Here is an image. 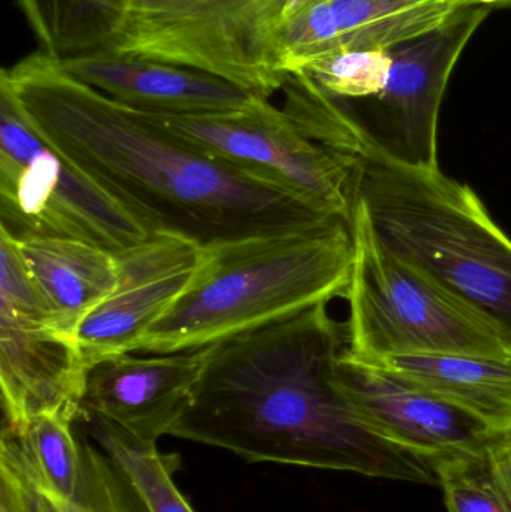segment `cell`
<instances>
[{"label": "cell", "mask_w": 511, "mask_h": 512, "mask_svg": "<svg viewBox=\"0 0 511 512\" xmlns=\"http://www.w3.org/2000/svg\"><path fill=\"white\" fill-rule=\"evenodd\" d=\"M356 203L384 245L511 331V239L441 168L356 155Z\"/></svg>", "instance_id": "5b68a950"}, {"label": "cell", "mask_w": 511, "mask_h": 512, "mask_svg": "<svg viewBox=\"0 0 511 512\" xmlns=\"http://www.w3.org/2000/svg\"><path fill=\"white\" fill-rule=\"evenodd\" d=\"M74 421L69 415H39L21 432L2 430L0 450L54 495L74 499L83 477V444L75 439Z\"/></svg>", "instance_id": "ac0fdd59"}, {"label": "cell", "mask_w": 511, "mask_h": 512, "mask_svg": "<svg viewBox=\"0 0 511 512\" xmlns=\"http://www.w3.org/2000/svg\"><path fill=\"white\" fill-rule=\"evenodd\" d=\"M33 128L131 212L150 234L198 245L306 230L332 216L224 164L108 98L39 50L0 75Z\"/></svg>", "instance_id": "6da1fadb"}, {"label": "cell", "mask_w": 511, "mask_h": 512, "mask_svg": "<svg viewBox=\"0 0 511 512\" xmlns=\"http://www.w3.org/2000/svg\"><path fill=\"white\" fill-rule=\"evenodd\" d=\"M468 0H288L279 42L288 74L336 51L386 47L434 29Z\"/></svg>", "instance_id": "5bb4252c"}, {"label": "cell", "mask_w": 511, "mask_h": 512, "mask_svg": "<svg viewBox=\"0 0 511 512\" xmlns=\"http://www.w3.org/2000/svg\"><path fill=\"white\" fill-rule=\"evenodd\" d=\"M350 225L348 355L360 361L449 354L511 360L509 328L384 245L362 204L354 206Z\"/></svg>", "instance_id": "8992f818"}, {"label": "cell", "mask_w": 511, "mask_h": 512, "mask_svg": "<svg viewBox=\"0 0 511 512\" xmlns=\"http://www.w3.org/2000/svg\"><path fill=\"white\" fill-rule=\"evenodd\" d=\"M363 363L381 367L476 418L491 435L511 423V360L462 354L395 355Z\"/></svg>", "instance_id": "e0dca14e"}, {"label": "cell", "mask_w": 511, "mask_h": 512, "mask_svg": "<svg viewBox=\"0 0 511 512\" xmlns=\"http://www.w3.org/2000/svg\"><path fill=\"white\" fill-rule=\"evenodd\" d=\"M492 6L471 3L440 26L368 50L336 51L290 74L284 110L324 146L440 168L438 120L462 51Z\"/></svg>", "instance_id": "3957f363"}, {"label": "cell", "mask_w": 511, "mask_h": 512, "mask_svg": "<svg viewBox=\"0 0 511 512\" xmlns=\"http://www.w3.org/2000/svg\"><path fill=\"white\" fill-rule=\"evenodd\" d=\"M288 0H104L105 50L207 72L269 99L290 74L279 26Z\"/></svg>", "instance_id": "52a82bcc"}, {"label": "cell", "mask_w": 511, "mask_h": 512, "mask_svg": "<svg viewBox=\"0 0 511 512\" xmlns=\"http://www.w3.org/2000/svg\"><path fill=\"white\" fill-rule=\"evenodd\" d=\"M60 63L81 83L144 113L168 116L231 113L261 98L207 72L108 50L78 54Z\"/></svg>", "instance_id": "9a60e30c"}, {"label": "cell", "mask_w": 511, "mask_h": 512, "mask_svg": "<svg viewBox=\"0 0 511 512\" xmlns=\"http://www.w3.org/2000/svg\"><path fill=\"white\" fill-rule=\"evenodd\" d=\"M468 2H476V0H468ZM477 3H479V2H477Z\"/></svg>", "instance_id": "484cf974"}, {"label": "cell", "mask_w": 511, "mask_h": 512, "mask_svg": "<svg viewBox=\"0 0 511 512\" xmlns=\"http://www.w3.org/2000/svg\"><path fill=\"white\" fill-rule=\"evenodd\" d=\"M491 438L497 439L501 444L511 445V423L506 429L501 430L498 433H492Z\"/></svg>", "instance_id": "cb8c5ba5"}, {"label": "cell", "mask_w": 511, "mask_h": 512, "mask_svg": "<svg viewBox=\"0 0 511 512\" xmlns=\"http://www.w3.org/2000/svg\"><path fill=\"white\" fill-rule=\"evenodd\" d=\"M144 114L198 152L249 171L332 218L351 222L356 206L353 156L314 140L269 99H255L231 113Z\"/></svg>", "instance_id": "9c48e42d"}, {"label": "cell", "mask_w": 511, "mask_h": 512, "mask_svg": "<svg viewBox=\"0 0 511 512\" xmlns=\"http://www.w3.org/2000/svg\"><path fill=\"white\" fill-rule=\"evenodd\" d=\"M353 259L344 219L206 246L191 285L137 352L210 348L344 298Z\"/></svg>", "instance_id": "277c9868"}, {"label": "cell", "mask_w": 511, "mask_h": 512, "mask_svg": "<svg viewBox=\"0 0 511 512\" xmlns=\"http://www.w3.org/2000/svg\"><path fill=\"white\" fill-rule=\"evenodd\" d=\"M0 231L15 240H77L113 254L152 234L57 152L0 87Z\"/></svg>", "instance_id": "ba28073f"}, {"label": "cell", "mask_w": 511, "mask_h": 512, "mask_svg": "<svg viewBox=\"0 0 511 512\" xmlns=\"http://www.w3.org/2000/svg\"><path fill=\"white\" fill-rule=\"evenodd\" d=\"M447 512H511V445L489 436L465 456L437 463Z\"/></svg>", "instance_id": "ffe728a7"}, {"label": "cell", "mask_w": 511, "mask_h": 512, "mask_svg": "<svg viewBox=\"0 0 511 512\" xmlns=\"http://www.w3.org/2000/svg\"><path fill=\"white\" fill-rule=\"evenodd\" d=\"M336 384L365 426L381 438L437 463L477 450L489 430L422 388L342 351Z\"/></svg>", "instance_id": "7c38bea8"}, {"label": "cell", "mask_w": 511, "mask_h": 512, "mask_svg": "<svg viewBox=\"0 0 511 512\" xmlns=\"http://www.w3.org/2000/svg\"><path fill=\"white\" fill-rule=\"evenodd\" d=\"M41 50L56 59L105 50L110 38L104 0H17Z\"/></svg>", "instance_id": "7402d4cb"}, {"label": "cell", "mask_w": 511, "mask_h": 512, "mask_svg": "<svg viewBox=\"0 0 511 512\" xmlns=\"http://www.w3.org/2000/svg\"><path fill=\"white\" fill-rule=\"evenodd\" d=\"M87 433L125 475L147 512H195L182 495L173 475L176 456H162L158 445L137 441L107 421L81 417Z\"/></svg>", "instance_id": "d6986e66"}, {"label": "cell", "mask_w": 511, "mask_h": 512, "mask_svg": "<svg viewBox=\"0 0 511 512\" xmlns=\"http://www.w3.org/2000/svg\"><path fill=\"white\" fill-rule=\"evenodd\" d=\"M89 369L30 282L15 240L0 231V388L3 430L18 433L39 415L80 420Z\"/></svg>", "instance_id": "30bf717a"}, {"label": "cell", "mask_w": 511, "mask_h": 512, "mask_svg": "<svg viewBox=\"0 0 511 512\" xmlns=\"http://www.w3.org/2000/svg\"><path fill=\"white\" fill-rule=\"evenodd\" d=\"M344 325L320 304L212 348L170 436L248 463L438 486L437 465L362 423L336 384Z\"/></svg>", "instance_id": "7a4b0ae2"}, {"label": "cell", "mask_w": 511, "mask_h": 512, "mask_svg": "<svg viewBox=\"0 0 511 512\" xmlns=\"http://www.w3.org/2000/svg\"><path fill=\"white\" fill-rule=\"evenodd\" d=\"M0 512H30L23 484L5 460H0Z\"/></svg>", "instance_id": "603a6c76"}, {"label": "cell", "mask_w": 511, "mask_h": 512, "mask_svg": "<svg viewBox=\"0 0 511 512\" xmlns=\"http://www.w3.org/2000/svg\"><path fill=\"white\" fill-rule=\"evenodd\" d=\"M15 245L54 324L66 336L77 339L84 319L116 288V254L56 237H30L15 240Z\"/></svg>", "instance_id": "2e32d148"}, {"label": "cell", "mask_w": 511, "mask_h": 512, "mask_svg": "<svg viewBox=\"0 0 511 512\" xmlns=\"http://www.w3.org/2000/svg\"><path fill=\"white\" fill-rule=\"evenodd\" d=\"M0 460L17 472L30 512H147L116 463L89 442L83 444V477L74 499L54 495L5 451H0Z\"/></svg>", "instance_id": "44dd1931"}, {"label": "cell", "mask_w": 511, "mask_h": 512, "mask_svg": "<svg viewBox=\"0 0 511 512\" xmlns=\"http://www.w3.org/2000/svg\"><path fill=\"white\" fill-rule=\"evenodd\" d=\"M116 256V288L78 328L77 343L89 370L107 358L137 352L150 328L191 285L203 246L159 233Z\"/></svg>", "instance_id": "8fae6325"}, {"label": "cell", "mask_w": 511, "mask_h": 512, "mask_svg": "<svg viewBox=\"0 0 511 512\" xmlns=\"http://www.w3.org/2000/svg\"><path fill=\"white\" fill-rule=\"evenodd\" d=\"M479 3H486V5H511V0H476Z\"/></svg>", "instance_id": "d4e9b609"}, {"label": "cell", "mask_w": 511, "mask_h": 512, "mask_svg": "<svg viewBox=\"0 0 511 512\" xmlns=\"http://www.w3.org/2000/svg\"><path fill=\"white\" fill-rule=\"evenodd\" d=\"M212 348L153 357L129 352L99 361L87 373L80 418H99L156 444L185 414Z\"/></svg>", "instance_id": "4fadbf2b"}]
</instances>
